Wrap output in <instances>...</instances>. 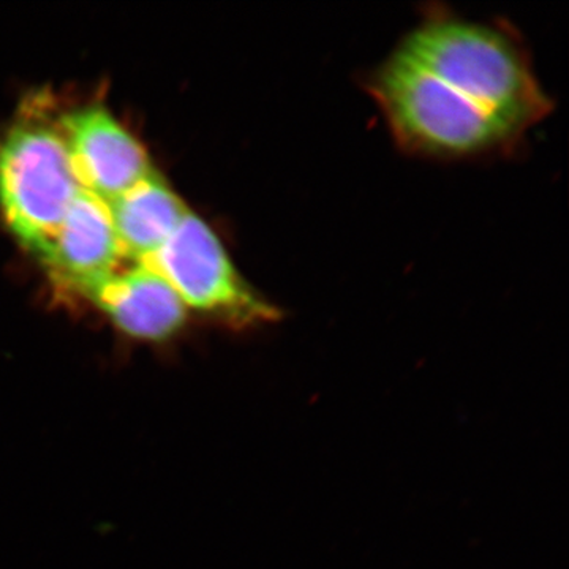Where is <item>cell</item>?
<instances>
[{"mask_svg":"<svg viewBox=\"0 0 569 569\" xmlns=\"http://www.w3.org/2000/svg\"><path fill=\"white\" fill-rule=\"evenodd\" d=\"M142 263L171 284L186 309L228 328L242 331L282 318L279 307L239 274L212 228L190 211L162 249Z\"/></svg>","mask_w":569,"mask_h":569,"instance_id":"cell-4","label":"cell"},{"mask_svg":"<svg viewBox=\"0 0 569 569\" xmlns=\"http://www.w3.org/2000/svg\"><path fill=\"white\" fill-rule=\"evenodd\" d=\"M107 204L123 258L137 263L159 252L189 213L156 171Z\"/></svg>","mask_w":569,"mask_h":569,"instance_id":"cell-8","label":"cell"},{"mask_svg":"<svg viewBox=\"0 0 569 569\" xmlns=\"http://www.w3.org/2000/svg\"><path fill=\"white\" fill-rule=\"evenodd\" d=\"M122 258L108 204L81 189L71 201L43 263L56 279L84 295L118 271Z\"/></svg>","mask_w":569,"mask_h":569,"instance_id":"cell-7","label":"cell"},{"mask_svg":"<svg viewBox=\"0 0 569 569\" xmlns=\"http://www.w3.org/2000/svg\"><path fill=\"white\" fill-rule=\"evenodd\" d=\"M80 190L59 127L28 116L7 130L0 140V211L14 238L41 261Z\"/></svg>","mask_w":569,"mask_h":569,"instance_id":"cell-3","label":"cell"},{"mask_svg":"<svg viewBox=\"0 0 569 569\" xmlns=\"http://www.w3.org/2000/svg\"><path fill=\"white\" fill-rule=\"evenodd\" d=\"M82 296L116 329L141 342H167L186 325V306L171 284L146 263L112 272Z\"/></svg>","mask_w":569,"mask_h":569,"instance_id":"cell-6","label":"cell"},{"mask_svg":"<svg viewBox=\"0 0 569 569\" xmlns=\"http://www.w3.org/2000/svg\"><path fill=\"white\" fill-rule=\"evenodd\" d=\"M395 51L522 137L552 111L529 52L503 26L429 11Z\"/></svg>","mask_w":569,"mask_h":569,"instance_id":"cell-1","label":"cell"},{"mask_svg":"<svg viewBox=\"0 0 569 569\" xmlns=\"http://www.w3.org/2000/svg\"><path fill=\"white\" fill-rule=\"evenodd\" d=\"M366 88L407 152L467 159L505 152L523 138L395 50L370 73Z\"/></svg>","mask_w":569,"mask_h":569,"instance_id":"cell-2","label":"cell"},{"mask_svg":"<svg viewBox=\"0 0 569 569\" xmlns=\"http://www.w3.org/2000/svg\"><path fill=\"white\" fill-rule=\"evenodd\" d=\"M61 132L81 189L110 203L153 171L148 153L129 130L100 104L78 108L61 119Z\"/></svg>","mask_w":569,"mask_h":569,"instance_id":"cell-5","label":"cell"}]
</instances>
